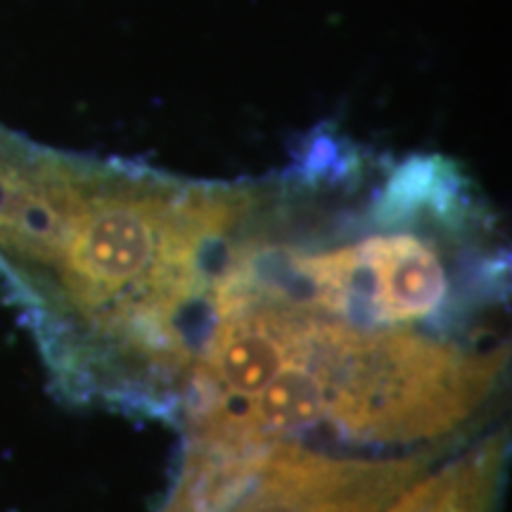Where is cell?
Returning <instances> with one entry per match:
<instances>
[{
	"mask_svg": "<svg viewBox=\"0 0 512 512\" xmlns=\"http://www.w3.org/2000/svg\"><path fill=\"white\" fill-rule=\"evenodd\" d=\"M261 192L24 152L0 190V271L64 387H188L195 320Z\"/></svg>",
	"mask_w": 512,
	"mask_h": 512,
	"instance_id": "cell-1",
	"label": "cell"
},
{
	"mask_svg": "<svg viewBox=\"0 0 512 512\" xmlns=\"http://www.w3.org/2000/svg\"><path fill=\"white\" fill-rule=\"evenodd\" d=\"M503 439L494 437L406 486L384 512H496Z\"/></svg>",
	"mask_w": 512,
	"mask_h": 512,
	"instance_id": "cell-4",
	"label": "cell"
},
{
	"mask_svg": "<svg viewBox=\"0 0 512 512\" xmlns=\"http://www.w3.org/2000/svg\"><path fill=\"white\" fill-rule=\"evenodd\" d=\"M271 332L278 370L254 396L280 437L328 432L361 446L439 441L489 399L503 349L444 330L387 328L278 299Z\"/></svg>",
	"mask_w": 512,
	"mask_h": 512,
	"instance_id": "cell-2",
	"label": "cell"
},
{
	"mask_svg": "<svg viewBox=\"0 0 512 512\" xmlns=\"http://www.w3.org/2000/svg\"><path fill=\"white\" fill-rule=\"evenodd\" d=\"M430 465L418 456H332L306 441L192 446L162 512H384Z\"/></svg>",
	"mask_w": 512,
	"mask_h": 512,
	"instance_id": "cell-3",
	"label": "cell"
}]
</instances>
